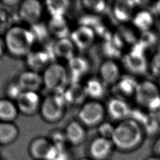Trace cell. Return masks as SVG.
Wrapping results in <instances>:
<instances>
[{
    "label": "cell",
    "mask_w": 160,
    "mask_h": 160,
    "mask_svg": "<svg viewBox=\"0 0 160 160\" xmlns=\"http://www.w3.org/2000/svg\"><path fill=\"white\" fill-rule=\"evenodd\" d=\"M145 133L136 121L128 118L115 126L111 141L114 149L122 152H130L138 149L142 144Z\"/></svg>",
    "instance_id": "obj_1"
},
{
    "label": "cell",
    "mask_w": 160,
    "mask_h": 160,
    "mask_svg": "<svg viewBox=\"0 0 160 160\" xmlns=\"http://www.w3.org/2000/svg\"><path fill=\"white\" fill-rule=\"evenodd\" d=\"M3 38L6 52L14 58H25L36 45L29 28L22 25L11 26Z\"/></svg>",
    "instance_id": "obj_2"
},
{
    "label": "cell",
    "mask_w": 160,
    "mask_h": 160,
    "mask_svg": "<svg viewBox=\"0 0 160 160\" xmlns=\"http://www.w3.org/2000/svg\"><path fill=\"white\" fill-rule=\"evenodd\" d=\"M41 74L44 88L49 93L62 94L70 84L66 67L59 62H51Z\"/></svg>",
    "instance_id": "obj_3"
},
{
    "label": "cell",
    "mask_w": 160,
    "mask_h": 160,
    "mask_svg": "<svg viewBox=\"0 0 160 160\" xmlns=\"http://www.w3.org/2000/svg\"><path fill=\"white\" fill-rule=\"evenodd\" d=\"M67 106L62 94L49 93L42 98L39 113L45 122L56 123L64 118Z\"/></svg>",
    "instance_id": "obj_4"
},
{
    "label": "cell",
    "mask_w": 160,
    "mask_h": 160,
    "mask_svg": "<svg viewBox=\"0 0 160 160\" xmlns=\"http://www.w3.org/2000/svg\"><path fill=\"white\" fill-rule=\"evenodd\" d=\"M106 110L104 106L96 100L85 102L78 111L79 121L86 127H98L103 122Z\"/></svg>",
    "instance_id": "obj_5"
},
{
    "label": "cell",
    "mask_w": 160,
    "mask_h": 160,
    "mask_svg": "<svg viewBox=\"0 0 160 160\" xmlns=\"http://www.w3.org/2000/svg\"><path fill=\"white\" fill-rule=\"evenodd\" d=\"M54 56L52 49V44L49 48L34 49L26 56V64L28 69L42 73L43 71L52 62Z\"/></svg>",
    "instance_id": "obj_6"
},
{
    "label": "cell",
    "mask_w": 160,
    "mask_h": 160,
    "mask_svg": "<svg viewBox=\"0 0 160 160\" xmlns=\"http://www.w3.org/2000/svg\"><path fill=\"white\" fill-rule=\"evenodd\" d=\"M44 6L38 0L21 1L18 8V16L20 19L31 26L41 22Z\"/></svg>",
    "instance_id": "obj_7"
},
{
    "label": "cell",
    "mask_w": 160,
    "mask_h": 160,
    "mask_svg": "<svg viewBox=\"0 0 160 160\" xmlns=\"http://www.w3.org/2000/svg\"><path fill=\"white\" fill-rule=\"evenodd\" d=\"M42 99L39 92L23 91L15 102L19 113L26 116H32L39 112Z\"/></svg>",
    "instance_id": "obj_8"
},
{
    "label": "cell",
    "mask_w": 160,
    "mask_h": 160,
    "mask_svg": "<svg viewBox=\"0 0 160 160\" xmlns=\"http://www.w3.org/2000/svg\"><path fill=\"white\" fill-rule=\"evenodd\" d=\"M114 147L111 139L98 136L88 147L89 157L92 160H108L112 156Z\"/></svg>",
    "instance_id": "obj_9"
},
{
    "label": "cell",
    "mask_w": 160,
    "mask_h": 160,
    "mask_svg": "<svg viewBox=\"0 0 160 160\" xmlns=\"http://www.w3.org/2000/svg\"><path fill=\"white\" fill-rule=\"evenodd\" d=\"M159 96V89L153 82L146 80L138 82L134 98L140 106L148 108L149 105Z\"/></svg>",
    "instance_id": "obj_10"
},
{
    "label": "cell",
    "mask_w": 160,
    "mask_h": 160,
    "mask_svg": "<svg viewBox=\"0 0 160 160\" xmlns=\"http://www.w3.org/2000/svg\"><path fill=\"white\" fill-rule=\"evenodd\" d=\"M16 80L23 91L39 92L44 88L42 74L28 69L21 72Z\"/></svg>",
    "instance_id": "obj_11"
},
{
    "label": "cell",
    "mask_w": 160,
    "mask_h": 160,
    "mask_svg": "<svg viewBox=\"0 0 160 160\" xmlns=\"http://www.w3.org/2000/svg\"><path fill=\"white\" fill-rule=\"evenodd\" d=\"M52 147L48 137L38 136L30 141L28 153L33 160H46Z\"/></svg>",
    "instance_id": "obj_12"
},
{
    "label": "cell",
    "mask_w": 160,
    "mask_h": 160,
    "mask_svg": "<svg viewBox=\"0 0 160 160\" xmlns=\"http://www.w3.org/2000/svg\"><path fill=\"white\" fill-rule=\"evenodd\" d=\"M122 63L124 68L132 76L143 74L148 68L145 55L131 52H129L122 56Z\"/></svg>",
    "instance_id": "obj_13"
},
{
    "label": "cell",
    "mask_w": 160,
    "mask_h": 160,
    "mask_svg": "<svg viewBox=\"0 0 160 160\" xmlns=\"http://www.w3.org/2000/svg\"><path fill=\"white\" fill-rule=\"evenodd\" d=\"M96 36V33L92 28L79 26L71 32L69 38L76 48L84 50L88 49L93 44Z\"/></svg>",
    "instance_id": "obj_14"
},
{
    "label": "cell",
    "mask_w": 160,
    "mask_h": 160,
    "mask_svg": "<svg viewBox=\"0 0 160 160\" xmlns=\"http://www.w3.org/2000/svg\"><path fill=\"white\" fill-rule=\"evenodd\" d=\"M106 109L112 119L120 122L129 118L131 111V107L124 99L116 97L108 101Z\"/></svg>",
    "instance_id": "obj_15"
},
{
    "label": "cell",
    "mask_w": 160,
    "mask_h": 160,
    "mask_svg": "<svg viewBox=\"0 0 160 160\" xmlns=\"http://www.w3.org/2000/svg\"><path fill=\"white\" fill-rule=\"evenodd\" d=\"M66 68L69 73L70 83L79 82V79L89 71V64L86 58L75 55L68 61Z\"/></svg>",
    "instance_id": "obj_16"
},
{
    "label": "cell",
    "mask_w": 160,
    "mask_h": 160,
    "mask_svg": "<svg viewBox=\"0 0 160 160\" xmlns=\"http://www.w3.org/2000/svg\"><path fill=\"white\" fill-rule=\"evenodd\" d=\"M64 132L69 145L77 146L86 140V131L84 126L79 121H70L66 125Z\"/></svg>",
    "instance_id": "obj_17"
},
{
    "label": "cell",
    "mask_w": 160,
    "mask_h": 160,
    "mask_svg": "<svg viewBox=\"0 0 160 160\" xmlns=\"http://www.w3.org/2000/svg\"><path fill=\"white\" fill-rule=\"evenodd\" d=\"M138 82L132 75L121 76L113 86V91L117 95L116 98L124 99L125 98L134 96Z\"/></svg>",
    "instance_id": "obj_18"
},
{
    "label": "cell",
    "mask_w": 160,
    "mask_h": 160,
    "mask_svg": "<svg viewBox=\"0 0 160 160\" xmlns=\"http://www.w3.org/2000/svg\"><path fill=\"white\" fill-rule=\"evenodd\" d=\"M121 77L116 62L111 59L104 61L99 68V78L106 85H114Z\"/></svg>",
    "instance_id": "obj_19"
},
{
    "label": "cell",
    "mask_w": 160,
    "mask_h": 160,
    "mask_svg": "<svg viewBox=\"0 0 160 160\" xmlns=\"http://www.w3.org/2000/svg\"><path fill=\"white\" fill-rule=\"evenodd\" d=\"M68 105H82L88 97L84 86L79 82H71L62 93Z\"/></svg>",
    "instance_id": "obj_20"
},
{
    "label": "cell",
    "mask_w": 160,
    "mask_h": 160,
    "mask_svg": "<svg viewBox=\"0 0 160 160\" xmlns=\"http://www.w3.org/2000/svg\"><path fill=\"white\" fill-rule=\"evenodd\" d=\"M76 47L69 38L56 39L52 44V49L54 58L68 61L75 56Z\"/></svg>",
    "instance_id": "obj_21"
},
{
    "label": "cell",
    "mask_w": 160,
    "mask_h": 160,
    "mask_svg": "<svg viewBox=\"0 0 160 160\" xmlns=\"http://www.w3.org/2000/svg\"><path fill=\"white\" fill-rule=\"evenodd\" d=\"M48 29L51 36H53L56 39L69 38L71 31L65 16L50 17L46 23Z\"/></svg>",
    "instance_id": "obj_22"
},
{
    "label": "cell",
    "mask_w": 160,
    "mask_h": 160,
    "mask_svg": "<svg viewBox=\"0 0 160 160\" xmlns=\"http://www.w3.org/2000/svg\"><path fill=\"white\" fill-rule=\"evenodd\" d=\"M136 5L134 1H118L113 5V14L117 21L126 22L134 16L133 9Z\"/></svg>",
    "instance_id": "obj_23"
},
{
    "label": "cell",
    "mask_w": 160,
    "mask_h": 160,
    "mask_svg": "<svg viewBox=\"0 0 160 160\" xmlns=\"http://www.w3.org/2000/svg\"><path fill=\"white\" fill-rule=\"evenodd\" d=\"M19 129L14 122L0 121V146H8L16 141Z\"/></svg>",
    "instance_id": "obj_24"
},
{
    "label": "cell",
    "mask_w": 160,
    "mask_h": 160,
    "mask_svg": "<svg viewBox=\"0 0 160 160\" xmlns=\"http://www.w3.org/2000/svg\"><path fill=\"white\" fill-rule=\"evenodd\" d=\"M19 114L15 101L6 97L0 98V121L14 122Z\"/></svg>",
    "instance_id": "obj_25"
},
{
    "label": "cell",
    "mask_w": 160,
    "mask_h": 160,
    "mask_svg": "<svg viewBox=\"0 0 160 160\" xmlns=\"http://www.w3.org/2000/svg\"><path fill=\"white\" fill-rule=\"evenodd\" d=\"M88 97L92 100H98L104 96L106 84L99 78L92 77L89 78L84 85Z\"/></svg>",
    "instance_id": "obj_26"
},
{
    "label": "cell",
    "mask_w": 160,
    "mask_h": 160,
    "mask_svg": "<svg viewBox=\"0 0 160 160\" xmlns=\"http://www.w3.org/2000/svg\"><path fill=\"white\" fill-rule=\"evenodd\" d=\"M131 21L136 29L141 32L151 29L154 23V16L150 11L141 10L134 14Z\"/></svg>",
    "instance_id": "obj_27"
},
{
    "label": "cell",
    "mask_w": 160,
    "mask_h": 160,
    "mask_svg": "<svg viewBox=\"0 0 160 160\" xmlns=\"http://www.w3.org/2000/svg\"><path fill=\"white\" fill-rule=\"evenodd\" d=\"M44 6L50 17L65 16L70 7V1L68 0H51L46 1Z\"/></svg>",
    "instance_id": "obj_28"
},
{
    "label": "cell",
    "mask_w": 160,
    "mask_h": 160,
    "mask_svg": "<svg viewBox=\"0 0 160 160\" xmlns=\"http://www.w3.org/2000/svg\"><path fill=\"white\" fill-rule=\"evenodd\" d=\"M29 28L34 37L36 43L45 42L51 36L46 24L42 23L41 22L31 25Z\"/></svg>",
    "instance_id": "obj_29"
},
{
    "label": "cell",
    "mask_w": 160,
    "mask_h": 160,
    "mask_svg": "<svg viewBox=\"0 0 160 160\" xmlns=\"http://www.w3.org/2000/svg\"><path fill=\"white\" fill-rule=\"evenodd\" d=\"M145 135L152 136L156 134L160 128V123L155 114L149 113L141 124Z\"/></svg>",
    "instance_id": "obj_30"
},
{
    "label": "cell",
    "mask_w": 160,
    "mask_h": 160,
    "mask_svg": "<svg viewBox=\"0 0 160 160\" xmlns=\"http://www.w3.org/2000/svg\"><path fill=\"white\" fill-rule=\"evenodd\" d=\"M46 160H72V155L68 146L58 147L53 145Z\"/></svg>",
    "instance_id": "obj_31"
},
{
    "label": "cell",
    "mask_w": 160,
    "mask_h": 160,
    "mask_svg": "<svg viewBox=\"0 0 160 160\" xmlns=\"http://www.w3.org/2000/svg\"><path fill=\"white\" fill-rule=\"evenodd\" d=\"M5 94L6 98L16 101V100L19 98L21 94L23 92L17 80L10 81L6 86L5 88Z\"/></svg>",
    "instance_id": "obj_32"
},
{
    "label": "cell",
    "mask_w": 160,
    "mask_h": 160,
    "mask_svg": "<svg viewBox=\"0 0 160 160\" xmlns=\"http://www.w3.org/2000/svg\"><path fill=\"white\" fill-rule=\"evenodd\" d=\"M82 3L86 10L94 14L104 12L107 7L106 2L104 1H83Z\"/></svg>",
    "instance_id": "obj_33"
},
{
    "label": "cell",
    "mask_w": 160,
    "mask_h": 160,
    "mask_svg": "<svg viewBox=\"0 0 160 160\" xmlns=\"http://www.w3.org/2000/svg\"><path fill=\"white\" fill-rule=\"evenodd\" d=\"M52 144L58 147H64L68 146V143L67 142L64 131H60L55 129L52 131L50 135L48 136Z\"/></svg>",
    "instance_id": "obj_34"
},
{
    "label": "cell",
    "mask_w": 160,
    "mask_h": 160,
    "mask_svg": "<svg viewBox=\"0 0 160 160\" xmlns=\"http://www.w3.org/2000/svg\"><path fill=\"white\" fill-rule=\"evenodd\" d=\"M146 49L154 46L157 41V35L151 29L141 32L138 40Z\"/></svg>",
    "instance_id": "obj_35"
},
{
    "label": "cell",
    "mask_w": 160,
    "mask_h": 160,
    "mask_svg": "<svg viewBox=\"0 0 160 160\" xmlns=\"http://www.w3.org/2000/svg\"><path fill=\"white\" fill-rule=\"evenodd\" d=\"M114 129L115 126H114L111 123L109 122H102L98 126L99 136L111 139L113 135Z\"/></svg>",
    "instance_id": "obj_36"
},
{
    "label": "cell",
    "mask_w": 160,
    "mask_h": 160,
    "mask_svg": "<svg viewBox=\"0 0 160 160\" xmlns=\"http://www.w3.org/2000/svg\"><path fill=\"white\" fill-rule=\"evenodd\" d=\"M152 74L160 79V52L156 53L152 58L149 64Z\"/></svg>",
    "instance_id": "obj_37"
},
{
    "label": "cell",
    "mask_w": 160,
    "mask_h": 160,
    "mask_svg": "<svg viewBox=\"0 0 160 160\" xmlns=\"http://www.w3.org/2000/svg\"><path fill=\"white\" fill-rule=\"evenodd\" d=\"M150 11L153 14V16L155 15L160 16V1L155 2L151 5Z\"/></svg>",
    "instance_id": "obj_38"
},
{
    "label": "cell",
    "mask_w": 160,
    "mask_h": 160,
    "mask_svg": "<svg viewBox=\"0 0 160 160\" xmlns=\"http://www.w3.org/2000/svg\"><path fill=\"white\" fill-rule=\"evenodd\" d=\"M4 5L9 7H12L18 5V6H19L21 1H18V0H4L1 1Z\"/></svg>",
    "instance_id": "obj_39"
},
{
    "label": "cell",
    "mask_w": 160,
    "mask_h": 160,
    "mask_svg": "<svg viewBox=\"0 0 160 160\" xmlns=\"http://www.w3.org/2000/svg\"><path fill=\"white\" fill-rule=\"evenodd\" d=\"M5 52H6V49L4 38L3 36H0V58L4 55Z\"/></svg>",
    "instance_id": "obj_40"
},
{
    "label": "cell",
    "mask_w": 160,
    "mask_h": 160,
    "mask_svg": "<svg viewBox=\"0 0 160 160\" xmlns=\"http://www.w3.org/2000/svg\"><path fill=\"white\" fill-rule=\"evenodd\" d=\"M154 155L160 157V138H158L154 144Z\"/></svg>",
    "instance_id": "obj_41"
},
{
    "label": "cell",
    "mask_w": 160,
    "mask_h": 160,
    "mask_svg": "<svg viewBox=\"0 0 160 160\" xmlns=\"http://www.w3.org/2000/svg\"><path fill=\"white\" fill-rule=\"evenodd\" d=\"M145 160H160V157L153 154L148 157Z\"/></svg>",
    "instance_id": "obj_42"
},
{
    "label": "cell",
    "mask_w": 160,
    "mask_h": 160,
    "mask_svg": "<svg viewBox=\"0 0 160 160\" xmlns=\"http://www.w3.org/2000/svg\"><path fill=\"white\" fill-rule=\"evenodd\" d=\"M77 160H92L89 157H82L78 159Z\"/></svg>",
    "instance_id": "obj_43"
},
{
    "label": "cell",
    "mask_w": 160,
    "mask_h": 160,
    "mask_svg": "<svg viewBox=\"0 0 160 160\" xmlns=\"http://www.w3.org/2000/svg\"><path fill=\"white\" fill-rule=\"evenodd\" d=\"M156 116H157V118H158V119L159 120V122L160 123V111L157 114H156Z\"/></svg>",
    "instance_id": "obj_44"
},
{
    "label": "cell",
    "mask_w": 160,
    "mask_h": 160,
    "mask_svg": "<svg viewBox=\"0 0 160 160\" xmlns=\"http://www.w3.org/2000/svg\"><path fill=\"white\" fill-rule=\"evenodd\" d=\"M159 83H160V79H159Z\"/></svg>",
    "instance_id": "obj_45"
}]
</instances>
